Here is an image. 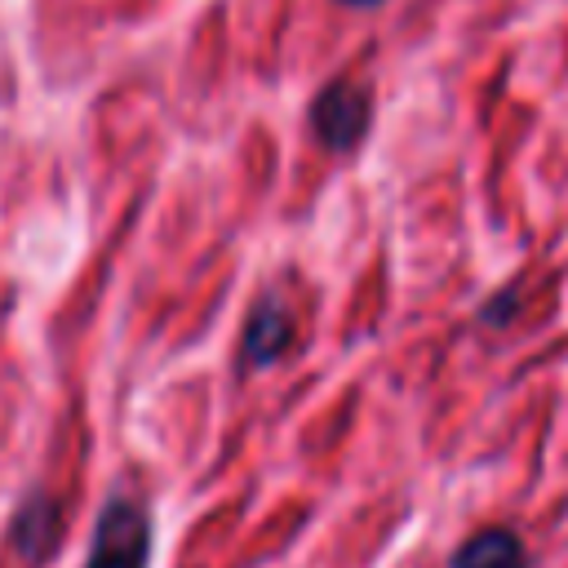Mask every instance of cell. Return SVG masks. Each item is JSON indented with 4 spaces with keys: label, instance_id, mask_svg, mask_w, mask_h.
<instances>
[{
    "label": "cell",
    "instance_id": "6da1fadb",
    "mask_svg": "<svg viewBox=\"0 0 568 568\" xmlns=\"http://www.w3.org/2000/svg\"><path fill=\"white\" fill-rule=\"evenodd\" d=\"M146 559H151V519H146V510L129 497L106 501L102 515H98L84 568H146Z\"/></svg>",
    "mask_w": 568,
    "mask_h": 568
},
{
    "label": "cell",
    "instance_id": "7a4b0ae2",
    "mask_svg": "<svg viewBox=\"0 0 568 568\" xmlns=\"http://www.w3.org/2000/svg\"><path fill=\"white\" fill-rule=\"evenodd\" d=\"M373 124V93L364 84L337 80L311 102V129L328 151H351Z\"/></svg>",
    "mask_w": 568,
    "mask_h": 568
},
{
    "label": "cell",
    "instance_id": "3957f363",
    "mask_svg": "<svg viewBox=\"0 0 568 568\" xmlns=\"http://www.w3.org/2000/svg\"><path fill=\"white\" fill-rule=\"evenodd\" d=\"M288 342H293V320H288L284 302L262 297L248 315V328H244V359L253 368H266L288 351Z\"/></svg>",
    "mask_w": 568,
    "mask_h": 568
},
{
    "label": "cell",
    "instance_id": "277c9868",
    "mask_svg": "<svg viewBox=\"0 0 568 568\" xmlns=\"http://www.w3.org/2000/svg\"><path fill=\"white\" fill-rule=\"evenodd\" d=\"M448 568H528V550L510 528H484L453 550Z\"/></svg>",
    "mask_w": 568,
    "mask_h": 568
},
{
    "label": "cell",
    "instance_id": "5b68a950",
    "mask_svg": "<svg viewBox=\"0 0 568 568\" xmlns=\"http://www.w3.org/2000/svg\"><path fill=\"white\" fill-rule=\"evenodd\" d=\"M58 541H62V515H58V506L49 497L27 501V510L13 524V546L22 550V559L27 564H44L58 550Z\"/></svg>",
    "mask_w": 568,
    "mask_h": 568
},
{
    "label": "cell",
    "instance_id": "8992f818",
    "mask_svg": "<svg viewBox=\"0 0 568 568\" xmlns=\"http://www.w3.org/2000/svg\"><path fill=\"white\" fill-rule=\"evenodd\" d=\"M342 4H351V9H377L382 0H342Z\"/></svg>",
    "mask_w": 568,
    "mask_h": 568
}]
</instances>
